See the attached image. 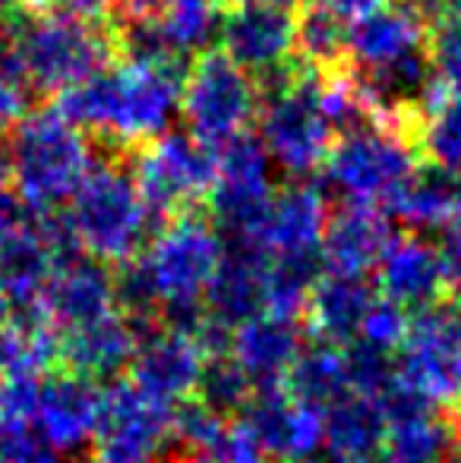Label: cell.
Here are the masks:
<instances>
[{"instance_id":"cell-1","label":"cell","mask_w":461,"mask_h":463,"mask_svg":"<svg viewBox=\"0 0 461 463\" xmlns=\"http://www.w3.org/2000/svg\"><path fill=\"white\" fill-rule=\"evenodd\" d=\"M6 174L25 212H57L95 165L86 133L57 108H38L4 129Z\"/></svg>"},{"instance_id":"cell-2","label":"cell","mask_w":461,"mask_h":463,"mask_svg":"<svg viewBox=\"0 0 461 463\" xmlns=\"http://www.w3.org/2000/svg\"><path fill=\"white\" fill-rule=\"evenodd\" d=\"M10 44L35 92L61 95L82 80L111 67L117 57L114 32L108 19L76 16L61 6L42 13H19V23L6 29Z\"/></svg>"},{"instance_id":"cell-3","label":"cell","mask_w":461,"mask_h":463,"mask_svg":"<svg viewBox=\"0 0 461 463\" xmlns=\"http://www.w3.org/2000/svg\"><path fill=\"white\" fill-rule=\"evenodd\" d=\"M67 214L82 250L108 265L139 256L158 233L133 177L130 152L120 158L108 152L105 158L95 161L70 199Z\"/></svg>"},{"instance_id":"cell-4","label":"cell","mask_w":461,"mask_h":463,"mask_svg":"<svg viewBox=\"0 0 461 463\" xmlns=\"http://www.w3.org/2000/svg\"><path fill=\"white\" fill-rule=\"evenodd\" d=\"M424 165L418 129L379 120L360 133L339 136L322 165L326 186L345 205H389Z\"/></svg>"},{"instance_id":"cell-5","label":"cell","mask_w":461,"mask_h":463,"mask_svg":"<svg viewBox=\"0 0 461 463\" xmlns=\"http://www.w3.org/2000/svg\"><path fill=\"white\" fill-rule=\"evenodd\" d=\"M133 177L155 227L203 212L206 195L218 177V148L190 133H165L130 152Z\"/></svg>"},{"instance_id":"cell-6","label":"cell","mask_w":461,"mask_h":463,"mask_svg":"<svg viewBox=\"0 0 461 463\" xmlns=\"http://www.w3.org/2000/svg\"><path fill=\"white\" fill-rule=\"evenodd\" d=\"M275 193L272 158L259 136L240 133L218 148V177L206 195L203 212L222 240H250L263 246Z\"/></svg>"},{"instance_id":"cell-7","label":"cell","mask_w":461,"mask_h":463,"mask_svg":"<svg viewBox=\"0 0 461 463\" xmlns=\"http://www.w3.org/2000/svg\"><path fill=\"white\" fill-rule=\"evenodd\" d=\"M256 114L259 89L246 70H240L222 48L193 57L180 92V117L190 136L222 148L244 133Z\"/></svg>"},{"instance_id":"cell-8","label":"cell","mask_w":461,"mask_h":463,"mask_svg":"<svg viewBox=\"0 0 461 463\" xmlns=\"http://www.w3.org/2000/svg\"><path fill=\"white\" fill-rule=\"evenodd\" d=\"M322 80V73L303 67L288 92L259 101V142L284 174L303 177L329 158L335 133L320 104Z\"/></svg>"},{"instance_id":"cell-9","label":"cell","mask_w":461,"mask_h":463,"mask_svg":"<svg viewBox=\"0 0 461 463\" xmlns=\"http://www.w3.org/2000/svg\"><path fill=\"white\" fill-rule=\"evenodd\" d=\"M395 356L399 382L437 407H449L461 394V299H443L411 316V328Z\"/></svg>"},{"instance_id":"cell-10","label":"cell","mask_w":461,"mask_h":463,"mask_svg":"<svg viewBox=\"0 0 461 463\" xmlns=\"http://www.w3.org/2000/svg\"><path fill=\"white\" fill-rule=\"evenodd\" d=\"M174 435V407L152 401L127 378L105 388L99 432L92 439L95 463H158Z\"/></svg>"},{"instance_id":"cell-11","label":"cell","mask_w":461,"mask_h":463,"mask_svg":"<svg viewBox=\"0 0 461 463\" xmlns=\"http://www.w3.org/2000/svg\"><path fill=\"white\" fill-rule=\"evenodd\" d=\"M222 256L225 243L206 212H190L184 218L168 221L146 252L165 299L206 297V287L216 278Z\"/></svg>"},{"instance_id":"cell-12","label":"cell","mask_w":461,"mask_h":463,"mask_svg":"<svg viewBox=\"0 0 461 463\" xmlns=\"http://www.w3.org/2000/svg\"><path fill=\"white\" fill-rule=\"evenodd\" d=\"M297 10L284 0H256L231 6L222 16L218 44L250 76L269 73L294 61Z\"/></svg>"},{"instance_id":"cell-13","label":"cell","mask_w":461,"mask_h":463,"mask_svg":"<svg viewBox=\"0 0 461 463\" xmlns=\"http://www.w3.org/2000/svg\"><path fill=\"white\" fill-rule=\"evenodd\" d=\"M101 407H105V388L99 382L57 366L42 375L35 429L44 445L54 448L57 454L92 448L101 422Z\"/></svg>"},{"instance_id":"cell-14","label":"cell","mask_w":461,"mask_h":463,"mask_svg":"<svg viewBox=\"0 0 461 463\" xmlns=\"http://www.w3.org/2000/svg\"><path fill=\"white\" fill-rule=\"evenodd\" d=\"M376 290L411 316L443 303L449 287H446L439 246L424 240L420 233H395L376 265Z\"/></svg>"},{"instance_id":"cell-15","label":"cell","mask_w":461,"mask_h":463,"mask_svg":"<svg viewBox=\"0 0 461 463\" xmlns=\"http://www.w3.org/2000/svg\"><path fill=\"white\" fill-rule=\"evenodd\" d=\"M237 422L263 448L269 463H303L322 445V413L291 401L284 388L256 391Z\"/></svg>"},{"instance_id":"cell-16","label":"cell","mask_w":461,"mask_h":463,"mask_svg":"<svg viewBox=\"0 0 461 463\" xmlns=\"http://www.w3.org/2000/svg\"><path fill=\"white\" fill-rule=\"evenodd\" d=\"M44 312L63 335L117 312L114 306V265L92 259L89 252L54 265L44 287Z\"/></svg>"},{"instance_id":"cell-17","label":"cell","mask_w":461,"mask_h":463,"mask_svg":"<svg viewBox=\"0 0 461 463\" xmlns=\"http://www.w3.org/2000/svg\"><path fill=\"white\" fill-rule=\"evenodd\" d=\"M203 366L206 354L197 347V341L158 328L139 341L133 363H130L127 382L136 384L152 401L178 407V403L190 401L197 394Z\"/></svg>"},{"instance_id":"cell-18","label":"cell","mask_w":461,"mask_h":463,"mask_svg":"<svg viewBox=\"0 0 461 463\" xmlns=\"http://www.w3.org/2000/svg\"><path fill=\"white\" fill-rule=\"evenodd\" d=\"M307 331L297 322V316H284V312H259L256 318L244 322L234 328L231 356L240 363V369L250 375L256 391L265 388H282L288 369L301 356L303 344H307Z\"/></svg>"},{"instance_id":"cell-19","label":"cell","mask_w":461,"mask_h":463,"mask_svg":"<svg viewBox=\"0 0 461 463\" xmlns=\"http://www.w3.org/2000/svg\"><path fill=\"white\" fill-rule=\"evenodd\" d=\"M225 256L212 284L206 287V309L228 328H240L269 309L265 303V265L272 252L250 240H222Z\"/></svg>"},{"instance_id":"cell-20","label":"cell","mask_w":461,"mask_h":463,"mask_svg":"<svg viewBox=\"0 0 461 463\" xmlns=\"http://www.w3.org/2000/svg\"><path fill=\"white\" fill-rule=\"evenodd\" d=\"M430 16L414 0H395L351 23L348 70H376L427 44Z\"/></svg>"},{"instance_id":"cell-21","label":"cell","mask_w":461,"mask_h":463,"mask_svg":"<svg viewBox=\"0 0 461 463\" xmlns=\"http://www.w3.org/2000/svg\"><path fill=\"white\" fill-rule=\"evenodd\" d=\"M392 237V227H389L386 214L379 208L345 205L329 214L320 250L329 271L370 275V271H376Z\"/></svg>"},{"instance_id":"cell-22","label":"cell","mask_w":461,"mask_h":463,"mask_svg":"<svg viewBox=\"0 0 461 463\" xmlns=\"http://www.w3.org/2000/svg\"><path fill=\"white\" fill-rule=\"evenodd\" d=\"M139 347L133 325L120 316L99 318L86 328L67 331L61 337V366L70 372L92 378V382H120V375L130 372V363Z\"/></svg>"},{"instance_id":"cell-23","label":"cell","mask_w":461,"mask_h":463,"mask_svg":"<svg viewBox=\"0 0 461 463\" xmlns=\"http://www.w3.org/2000/svg\"><path fill=\"white\" fill-rule=\"evenodd\" d=\"M376 297H379L376 280H370L367 275L326 271L303 309L313 337L335 344V347H345L354 337H360L363 318L373 309Z\"/></svg>"},{"instance_id":"cell-24","label":"cell","mask_w":461,"mask_h":463,"mask_svg":"<svg viewBox=\"0 0 461 463\" xmlns=\"http://www.w3.org/2000/svg\"><path fill=\"white\" fill-rule=\"evenodd\" d=\"M461 205V177L449 167H439L433 161L414 171V177L399 189L392 202L386 205L389 214L408 227V233L439 231L443 233L452 221H458Z\"/></svg>"},{"instance_id":"cell-25","label":"cell","mask_w":461,"mask_h":463,"mask_svg":"<svg viewBox=\"0 0 461 463\" xmlns=\"http://www.w3.org/2000/svg\"><path fill=\"white\" fill-rule=\"evenodd\" d=\"M329 221V202L313 184H288L275 193L269 221L263 231V246L269 252L320 250Z\"/></svg>"},{"instance_id":"cell-26","label":"cell","mask_w":461,"mask_h":463,"mask_svg":"<svg viewBox=\"0 0 461 463\" xmlns=\"http://www.w3.org/2000/svg\"><path fill=\"white\" fill-rule=\"evenodd\" d=\"M389 422L379 401L363 394H348L322 413V441L341 460L360 463L386 448Z\"/></svg>"},{"instance_id":"cell-27","label":"cell","mask_w":461,"mask_h":463,"mask_svg":"<svg viewBox=\"0 0 461 463\" xmlns=\"http://www.w3.org/2000/svg\"><path fill=\"white\" fill-rule=\"evenodd\" d=\"M284 394L291 401H297L301 407L326 413L332 403H339L341 397L351 394L348 372H345V354L341 347L320 337H310L303 344L301 356L294 360V366L284 375Z\"/></svg>"},{"instance_id":"cell-28","label":"cell","mask_w":461,"mask_h":463,"mask_svg":"<svg viewBox=\"0 0 461 463\" xmlns=\"http://www.w3.org/2000/svg\"><path fill=\"white\" fill-rule=\"evenodd\" d=\"M351 23L329 0H307L297 6V42L294 51L303 67L322 76H335L348 70Z\"/></svg>"},{"instance_id":"cell-29","label":"cell","mask_w":461,"mask_h":463,"mask_svg":"<svg viewBox=\"0 0 461 463\" xmlns=\"http://www.w3.org/2000/svg\"><path fill=\"white\" fill-rule=\"evenodd\" d=\"M322 250H284L272 252L265 265V303L272 312L301 316L310 303V293L326 275Z\"/></svg>"},{"instance_id":"cell-30","label":"cell","mask_w":461,"mask_h":463,"mask_svg":"<svg viewBox=\"0 0 461 463\" xmlns=\"http://www.w3.org/2000/svg\"><path fill=\"white\" fill-rule=\"evenodd\" d=\"M449 422L439 416V410L405 416V420L389 422L386 448L395 463H446L452 451Z\"/></svg>"},{"instance_id":"cell-31","label":"cell","mask_w":461,"mask_h":463,"mask_svg":"<svg viewBox=\"0 0 461 463\" xmlns=\"http://www.w3.org/2000/svg\"><path fill=\"white\" fill-rule=\"evenodd\" d=\"M158 23L171 48L184 61L212 51V42H218V32H222L218 0H165Z\"/></svg>"},{"instance_id":"cell-32","label":"cell","mask_w":461,"mask_h":463,"mask_svg":"<svg viewBox=\"0 0 461 463\" xmlns=\"http://www.w3.org/2000/svg\"><path fill=\"white\" fill-rule=\"evenodd\" d=\"M253 394H256V384L250 382V375L240 369L234 356H206L203 375H199L197 394H193L206 410L234 422L244 416Z\"/></svg>"},{"instance_id":"cell-33","label":"cell","mask_w":461,"mask_h":463,"mask_svg":"<svg viewBox=\"0 0 461 463\" xmlns=\"http://www.w3.org/2000/svg\"><path fill=\"white\" fill-rule=\"evenodd\" d=\"M165 303L146 252L114 265V306L127 322H158Z\"/></svg>"},{"instance_id":"cell-34","label":"cell","mask_w":461,"mask_h":463,"mask_svg":"<svg viewBox=\"0 0 461 463\" xmlns=\"http://www.w3.org/2000/svg\"><path fill=\"white\" fill-rule=\"evenodd\" d=\"M341 354H345L351 394L379 401L399 382V356H395V350L379 347V344L367 341V337H354V341L341 347Z\"/></svg>"},{"instance_id":"cell-35","label":"cell","mask_w":461,"mask_h":463,"mask_svg":"<svg viewBox=\"0 0 461 463\" xmlns=\"http://www.w3.org/2000/svg\"><path fill=\"white\" fill-rule=\"evenodd\" d=\"M424 161H433L449 171H461V92H452L424 117L418 133Z\"/></svg>"},{"instance_id":"cell-36","label":"cell","mask_w":461,"mask_h":463,"mask_svg":"<svg viewBox=\"0 0 461 463\" xmlns=\"http://www.w3.org/2000/svg\"><path fill=\"white\" fill-rule=\"evenodd\" d=\"M427 54H430L437 82L446 92H461V23L449 13L437 16L427 32Z\"/></svg>"},{"instance_id":"cell-37","label":"cell","mask_w":461,"mask_h":463,"mask_svg":"<svg viewBox=\"0 0 461 463\" xmlns=\"http://www.w3.org/2000/svg\"><path fill=\"white\" fill-rule=\"evenodd\" d=\"M225 426H228V420H222V416H216L212 410H206L197 397H190V401L174 407V439L190 454L206 451V448L225 432Z\"/></svg>"},{"instance_id":"cell-38","label":"cell","mask_w":461,"mask_h":463,"mask_svg":"<svg viewBox=\"0 0 461 463\" xmlns=\"http://www.w3.org/2000/svg\"><path fill=\"white\" fill-rule=\"evenodd\" d=\"M408 328H411V312H405L399 303H392V299L376 297L373 309H370L367 318H363L360 337L379 344V347L399 350L408 337Z\"/></svg>"},{"instance_id":"cell-39","label":"cell","mask_w":461,"mask_h":463,"mask_svg":"<svg viewBox=\"0 0 461 463\" xmlns=\"http://www.w3.org/2000/svg\"><path fill=\"white\" fill-rule=\"evenodd\" d=\"M439 256H443L446 269V287H449V297L461 299V218L452 221L443 233H439Z\"/></svg>"},{"instance_id":"cell-40","label":"cell","mask_w":461,"mask_h":463,"mask_svg":"<svg viewBox=\"0 0 461 463\" xmlns=\"http://www.w3.org/2000/svg\"><path fill=\"white\" fill-rule=\"evenodd\" d=\"M54 6L70 10L76 16H89V19H108L114 13L117 0H54Z\"/></svg>"},{"instance_id":"cell-41","label":"cell","mask_w":461,"mask_h":463,"mask_svg":"<svg viewBox=\"0 0 461 463\" xmlns=\"http://www.w3.org/2000/svg\"><path fill=\"white\" fill-rule=\"evenodd\" d=\"M329 4H332L335 10H339L341 16L348 19V23H354V19L370 16V13H373V10H379V6H386L389 0H329Z\"/></svg>"},{"instance_id":"cell-42","label":"cell","mask_w":461,"mask_h":463,"mask_svg":"<svg viewBox=\"0 0 461 463\" xmlns=\"http://www.w3.org/2000/svg\"><path fill=\"white\" fill-rule=\"evenodd\" d=\"M449 432H452V445H456V451H461V394L456 401L449 403Z\"/></svg>"},{"instance_id":"cell-43","label":"cell","mask_w":461,"mask_h":463,"mask_svg":"<svg viewBox=\"0 0 461 463\" xmlns=\"http://www.w3.org/2000/svg\"><path fill=\"white\" fill-rule=\"evenodd\" d=\"M414 4H418L430 19H437V16H443V13H449L458 0H414Z\"/></svg>"},{"instance_id":"cell-44","label":"cell","mask_w":461,"mask_h":463,"mask_svg":"<svg viewBox=\"0 0 461 463\" xmlns=\"http://www.w3.org/2000/svg\"><path fill=\"white\" fill-rule=\"evenodd\" d=\"M13 318V297H10V287H6L4 275H0V325H6Z\"/></svg>"},{"instance_id":"cell-45","label":"cell","mask_w":461,"mask_h":463,"mask_svg":"<svg viewBox=\"0 0 461 463\" xmlns=\"http://www.w3.org/2000/svg\"><path fill=\"white\" fill-rule=\"evenodd\" d=\"M19 10H29V13H42V10H51L54 0H16Z\"/></svg>"},{"instance_id":"cell-46","label":"cell","mask_w":461,"mask_h":463,"mask_svg":"<svg viewBox=\"0 0 461 463\" xmlns=\"http://www.w3.org/2000/svg\"><path fill=\"white\" fill-rule=\"evenodd\" d=\"M13 4H16V0H0V23L13 16Z\"/></svg>"},{"instance_id":"cell-47","label":"cell","mask_w":461,"mask_h":463,"mask_svg":"<svg viewBox=\"0 0 461 463\" xmlns=\"http://www.w3.org/2000/svg\"><path fill=\"white\" fill-rule=\"evenodd\" d=\"M360 463H395V460L389 458L386 451H379V454H373V458H367V460H360Z\"/></svg>"},{"instance_id":"cell-48","label":"cell","mask_w":461,"mask_h":463,"mask_svg":"<svg viewBox=\"0 0 461 463\" xmlns=\"http://www.w3.org/2000/svg\"><path fill=\"white\" fill-rule=\"evenodd\" d=\"M218 4H225L231 10V6H244V4H256V0H218Z\"/></svg>"},{"instance_id":"cell-49","label":"cell","mask_w":461,"mask_h":463,"mask_svg":"<svg viewBox=\"0 0 461 463\" xmlns=\"http://www.w3.org/2000/svg\"><path fill=\"white\" fill-rule=\"evenodd\" d=\"M458 218H461V205H458Z\"/></svg>"}]
</instances>
